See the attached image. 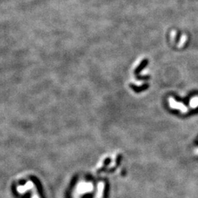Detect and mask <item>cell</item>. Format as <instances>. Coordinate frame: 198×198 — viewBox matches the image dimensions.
<instances>
[{
  "mask_svg": "<svg viewBox=\"0 0 198 198\" xmlns=\"http://www.w3.org/2000/svg\"><path fill=\"white\" fill-rule=\"evenodd\" d=\"M170 102V106L172 109H178L179 110H181L182 112H187L188 111V109L186 106H184L183 103H179V102H177L176 100H175L173 98H170L169 99Z\"/></svg>",
  "mask_w": 198,
  "mask_h": 198,
  "instance_id": "obj_1",
  "label": "cell"
},
{
  "mask_svg": "<svg viewBox=\"0 0 198 198\" xmlns=\"http://www.w3.org/2000/svg\"><path fill=\"white\" fill-rule=\"evenodd\" d=\"M147 60H144L143 62H142L141 64L140 65V66H139V67L137 68V70H136V71H135L136 74H138V73H140V72L142 70V69L144 68L145 67L146 65H147Z\"/></svg>",
  "mask_w": 198,
  "mask_h": 198,
  "instance_id": "obj_3",
  "label": "cell"
},
{
  "mask_svg": "<svg viewBox=\"0 0 198 198\" xmlns=\"http://www.w3.org/2000/svg\"><path fill=\"white\" fill-rule=\"evenodd\" d=\"M189 105L191 108H197L198 106V97H194V98H192L189 102Z\"/></svg>",
  "mask_w": 198,
  "mask_h": 198,
  "instance_id": "obj_2",
  "label": "cell"
},
{
  "mask_svg": "<svg viewBox=\"0 0 198 198\" xmlns=\"http://www.w3.org/2000/svg\"><path fill=\"white\" fill-rule=\"evenodd\" d=\"M195 153H196V154H198V148L197 149V150H196V151H195Z\"/></svg>",
  "mask_w": 198,
  "mask_h": 198,
  "instance_id": "obj_5",
  "label": "cell"
},
{
  "mask_svg": "<svg viewBox=\"0 0 198 198\" xmlns=\"http://www.w3.org/2000/svg\"><path fill=\"white\" fill-rule=\"evenodd\" d=\"M187 36H186L185 35H184L182 36V38H181V41H180V43H179V46H182L183 45H184V43H185V42L187 41Z\"/></svg>",
  "mask_w": 198,
  "mask_h": 198,
  "instance_id": "obj_4",
  "label": "cell"
}]
</instances>
